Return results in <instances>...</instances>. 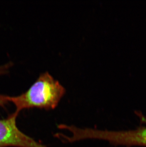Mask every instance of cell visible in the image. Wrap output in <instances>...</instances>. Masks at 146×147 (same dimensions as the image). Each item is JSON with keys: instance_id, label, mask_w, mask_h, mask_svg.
<instances>
[{"instance_id": "obj_1", "label": "cell", "mask_w": 146, "mask_h": 147, "mask_svg": "<svg viewBox=\"0 0 146 147\" xmlns=\"http://www.w3.org/2000/svg\"><path fill=\"white\" fill-rule=\"evenodd\" d=\"M66 90L48 71L40 74L28 90L16 96H9V102L15 106L17 114L25 109H55L65 95Z\"/></svg>"}, {"instance_id": "obj_2", "label": "cell", "mask_w": 146, "mask_h": 147, "mask_svg": "<svg viewBox=\"0 0 146 147\" xmlns=\"http://www.w3.org/2000/svg\"><path fill=\"white\" fill-rule=\"evenodd\" d=\"M141 123L135 129L129 131H102L91 128H78L76 131L78 140L95 139L109 142L114 146L146 147V117L139 111L136 112Z\"/></svg>"}, {"instance_id": "obj_3", "label": "cell", "mask_w": 146, "mask_h": 147, "mask_svg": "<svg viewBox=\"0 0 146 147\" xmlns=\"http://www.w3.org/2000/svg\"><path fill=\"white\" fill-rule=\"evenodd\" d=\"M18 115L14 112L7 118L0 119V147H47L18 128Z\"/></svg>"}, {"instance_id": "obj_4", "label": "cell", "mask_w": 146, "mask_h": 147, "mask_svg": "<svg viewBox=\"0 0 146 147\" xmlns=\"http://www.w3.org/2000/svg\"><path fill=\"white\" fill-rule=\"evenodd\" d=\"M10 64H6L5 65L1 66H0V75L4 74L6 71L7 69H9ZM8 96H5L4 95L0 94V106L4 107L7 103L9 102L8 100Z\"/></svg>"}, {"instance_id": "obj_5", "label": "cell", "mask_w": 146, "mask_h": 147, "mask_svg": "<svg viewBox=\"0 0 146 147\" xmlns=\"http://www.w3.org/2000/svg\"><path fill=\"white\" fill-rule=\"evenodd\" d=\"M62 125H63V124H62ZM62 125H61V126H62ZM62 135H63V134H62ZM61 136H62V135H61ZM61 140H62V139H61Z\"/></svg>"}]
</instances>
